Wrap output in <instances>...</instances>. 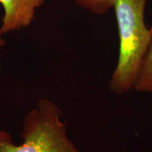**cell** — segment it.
Instances as JSON below:
<instances>
[{"instance_id":"1","label":"cell","mask_w":152,"mask_h":152,"mask_svg":"<svg viewBox=\"0 0 152 152\" xmlns=\"http://www.w3.org/2000/svg\"><path fill=\"white\" fill-rule=\"evenodd\" d=\"M147 0H117L114 5L120 37L118 61L112 74L109 90L124 94L135 86L142 63L152 41L144 23Z\"/></svg>"},{"instance_id":"2","label":"cell","mask_w":152,"mask_h":152,"mask_svg":"<svg viewBox=\"0 0 152 152\" xmlns=\"http://www.w3.org/2000/svg\"><path fill=\"white\" fill-rule=\"evenodd\" d=\"M61 116L56 104L41 99L25 117L21 144L16 145L9 132L0 130V152H80L70 140Z\"/></svg>"},{"instance_id":"3","label":"cell","mask_w":152,"mask_h":152,"mask_svg":"<svg viewBox=\"0 0 152 152\" xmlns=\"http://www.w3.org/2000/svg\"><path fill=\"white\" fill-rule=\"evenodd\" d=\"M45 0H0L4 15L0 24V35L30 26L37 11Z\"/></svg>"},{"instance_id":"4","label":"cell","mask_w":152,"mask_h":152,"mask_svg":"<svg viewBox=\"0 0 152 152\" xmlns=\"http://www.w3.org/2000/svg\"><path fill=\"white\" fill-rule=\"evenodd\" d=\"M134 90L140 92H152V41L142 63Z\"/></svg>"},{"instance_id":"5","label":"cell","mask_w":152,"mask_h":152,"mask_svg":"<svg viewBox=\"0 0 152 152\" xmlns=\"http://www.w3.org/2000/svg\"><path fill=\"white\" fill-rule=\"evenodd\" d=\"M81 8L96 14H102L114 7L117 0H74Z\"/></svg>"},{"instance_id":"6","label":"cell","mask_w":152,"mask_h":152,"mask_svg":"<svg viewBox=\"0 0 152 152\" xmlns=\"http://www.w3.org/2000/svg\"><path fill=\"white\" fill-rule=\"evenodd\" d=\"M5 44H6L5 41L2 38H0V48H1V47L4 46Z\"/></svg>"},{"instance_id":"7","label":"cell","mask_w":152,"mask_h":152,"mask_svg":"<svg viewBox=\"0 0 152 152\" xmlns=\"http://www.w3.org/2000/svg\"><path fill=\"white\" fill-rule=\"evenodd\" d=\"M150 31H151V33L152 34V28H151V29H150Z\"/></svg>"}]
</instances>
